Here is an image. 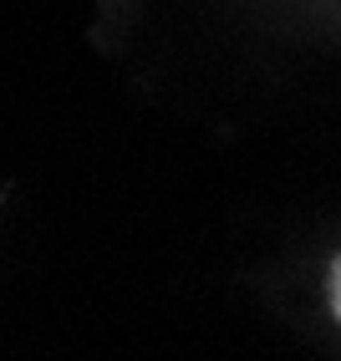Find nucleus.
I'll list each match as a JSON object with an SVG mask.
<instances>
[{"instance_id": "1", "label": "nucleus", "mask_w": 341, "mask_h": 361, "mask_svg": "<svg viewBox=\"0 0 341 361\" xmlns=\"http://www.w3.org/2000/svg\"><path fill=\"white\" fill-rule=\"evenodd\" d=\"M326 305H331V321L341 326V250H336L331 264H326Z\"/></svg>"}]
</instances>
